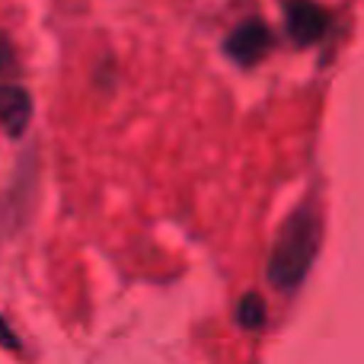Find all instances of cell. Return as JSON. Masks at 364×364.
I'll list each match as a JSON object with an SVG mask.
<instances>
[{
  "label": "cell",
  "instance_id": "4",
  "mask_svg": "<svg viewBox=\"0 0 364 364\" xmlns=\"http://www.w3.org/2000/svg\"><path fill=\"white\" fill-rule=\"evenodd\" d=\"M29 119H32V100L23 87H0V128L13 138L29 128Z\"/></svg>",
  "mask_w": 364,
  "mask_h": 364
},
{
  "label": "cell",
  "instance_id": "2",
  "mask_svg": "<svg viewBox=\"0 0 364 364\" xmlns=\"http://www.w3.org/2000/svg\"><path fill=\"white\" fill-rule=\"evenodd\" d=\"M269 48H272V32L262 19H246V23H240L224 42V55L230 58L233 64H240V68L259 64L269 55Z\"/></svg>",
  "mask_w": 364,
  "mask_h": 364
},
{
  "label": "cell",
  "instance_id": "7",
  "mask_svg": "<svg viewBox=\"0 0 364 364\" xmlns=\"http://www.w3.org/2000/svg\"><path fill=\"white\" fill-rule=\"evenodd\" d=\"M6 64H10V42L0 38V68H6Z\"/></svg>",
  "mask_w": 364,
  "mask_h": 364
},
{
  "label": "cell",
  "instance_id": "3",
  "mask_svg": "<svg viewBox=\"0 0 364 364\" xmlns=\"http://www.w3.org/2000/svg\"><path fill=\"white\" fill-rule=\"evenodd\" d=\"M284 29L294 45H314L326 36L329 13L316 0H288L284 4Z\"/></svg>",
  "mask_w": 364,
  "mask_h": 364
},
{
  "label": "cell",
  "instance_id": "6",
  "mask_svg": "<svg viewBox=\"0 0 364 364\" xmlns=\"http://www.w3.org/2000/svg\"><path fill=\"white\" fill-rule=\"evenodd\" d=\"M0 346H4V348H13V352H16V348H19L16 336H13V329H10V326H6V323H4V320H0Z\"/></svg>",
  "mask_w": 364,
  "mask_h": 364
},
{
  "label": "cell",
  "instance_id": "1",
  "mask_svg": "<svg viewBox=\"0 0 364 364\" xmlns=\"http://www.w3.org/2000/svg\"><path fill=\"white\" fill-rule=\"evenodd\" d=\"M320 237H323V220L316 208L304 205L284 220L269 259V282L278 291H297L304 284L316 252H320Z\"/></svg>",
  "mask_w": 364,
  "mask_h": 364
},
{
  "label": "cell",
  "instance_id": "5",
  "mask_svg": "<svg viewBox=\"0 0 364 364\" xmlns=\"http://www.w3.org/2000/svg\"><path fill=\"white\" fill-rule=\"evenodd\" d=\"M237 323L243 329H262L265 323V304L259 294H246L237 304Z\"/></svg>",
  "mask_w": 364,
  "mask_h": 364
}]
</instances>
